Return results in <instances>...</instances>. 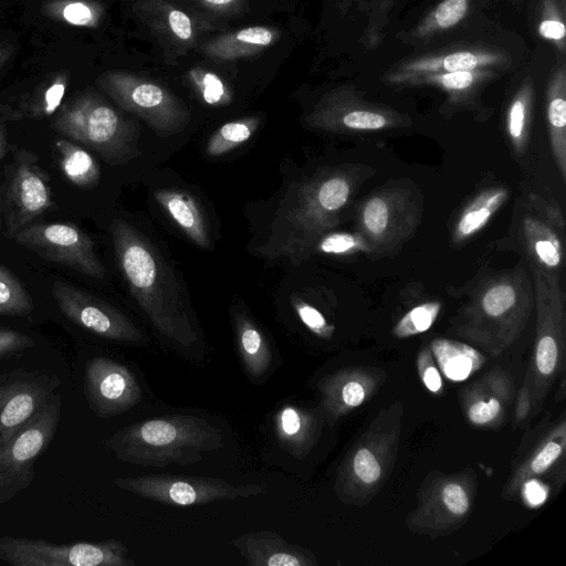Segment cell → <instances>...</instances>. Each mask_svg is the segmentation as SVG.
Segmentation results:
<instances>
[{
  "instance_id": "obj_3",
  "label": "cell",
  "mask_w": 566,
  "mask_h": 566,
  "mask_svg": "<svg viewBox=\"0 0 566 566\" xmlns=\"http://www.w3.org/2000/svg\"><path fill=\"white\" fill-rule=\"evenodd\" d=\"M115 457L142 467L188 465L222 448V431L206 419L167 415L127 426L105 441Z\"/></svg>"
},
{
  "instance_id": "obj_34",
  "label": "cell",
  "mask_w": 566,
  "mask_h": 566,
  "mask_svg": "<svg viewBox=\"0 0 566 566\" xmlns=\"http://www.w3.org/2000/svg\"><path fill=\"white\" fill-rule=\"evenodd\" d=\"M314 253L337 256H348L357 253L370 255V248L358 231H328L317 238L311 247V256Z\"/></svg>"
},
{
  "instance_id": "obj_18",
  "label": "cell",
  "mask_w": 566,
  "mask_h": 566,
  "mask_svg": "<svg viewBox=\"0 0 566 566\" xmlns=\"http://www.w3.org/2000/svg\"><path fill=\"white\" fill-rule=\"evenodd\" d=\"M531 272L539 334L535 354L536 366L543 375H549L556 367V336L563 328L566 295L559 276L537 268H531Z\"/></svg>"
},
{
  "instance_id": "obj_37",
  "label": "cell",
  "mask_w": 566,
  "mask_h": 566,
  "mask_svg": "<svg viewBox=\"0 0 566 566\" xmlns=\"http://www.w3.org/2000/svg\"><path fill=\"white\" fill-rule=\"evenodd\" d=\"M441 310L438 301L426 302L407 312L394 328L398 337H408L428 331Z\"/></svg>"
},
{
  "instance_id": "obj_6",
  "label": "cell",
  "mask_w": 566,
  "mask_h": 566,
  "mask_svg": "<svg viewBox=\"0 0 566 566\" xmlns=\"http://www.w3.org/2000/svg\"><path fill=\"white\" fill-rule=\"evenodd\" d=\"M423 199L407 181L384 186L357 206L356 231L370 248V255L395 253L413 235L421 220Z\"/></svg>"
},
{
  "instance_id": "obj_10",
  "label": "cell",
  "mask_w": 566,
  "mask_h": 566,
  "mask_svg": "<svg viewBox=\"0 0 566 566\" xmlns=\"http://www.w3.org/2000/svg\"><path fill=\"white\" fill-rule=\"evenodd\" d=\"M97 83L120 107L140 117L159 134L178 133L189 122L186 106L154 82L125 72H108L101 75Z\"/></svg>"
},
{
  "instance_id": "obj_19",
  "label": "cell",
  "mask_w": 566,
  "mask_h": 566,
  "mask_svg": "<svg viewBox=\"0 0 566 566\" xmlns=\"http://www.w3.org/2000/svg\"><path fill=\"white\" fill-rule=\"evenodd\" d=\"M510 63L509 56L499 50L468 48L434 55H422L399 64L387 73L385 81L402 86L408 80L434 73H451L502 67Z\"/></svg>"
},
{
  "instance_id": "obj_41",
  "label": "cell",
  "mask_w": 566,
  "mask_h": 566,
  "mask_svg": "<svg viewBox=\"0 0 566 566\" xmlns=\"http://www.w3.org/2000/svg\"><path fill=\"white\" fill-rule=\"evenodd\" d=\"M34 345V339L23 333L10 328H0V360Z\"/></svg>"
},
{
  "instance_id": "obj_48",
  "label": "cell",
  "mask_w": 566,
  "mask_h": 566,
  "mask_svg": "<svg viewBox=\"0 0 566 566\" xmlns=\"http://www.w3.org/2000/svg\"><path fill=\"white\" fill-rule=\"evenodd\" d=\"M422 381L432 392L439 391L442 387L441 376L434 366H428L422 370Z\"/></svg>"
},
{
  "instance_id": "obj_39",
  "label": "cell",
  "mask_w": 566,
  "mask_h": 566,
  "mask_svg": "<svg viewBox=\"0 0 566 566\" xmlns=\"http://www.w3.org/2000/svg\"><path fill=\"white\" fill-rule=\"evenodd\" d=\"M292 305L302 323L319 337H329L333 332L324 315L301 297L293 296Z\"/></svg>"
},
{
  "instance_id": "obj_31",
  "label": "cell",
  "mask_w": 566,
  "mask_h": 566,
  "mask_svg": "<svg viewBox=\"0 0 566 566\" xmlns=\"http://www.w3.org/2000/svg\"><path fill=\"white\" fill-rule=\"evenodd\" d=\"M261 123V117L250 116L232 120L220 126L206 144V155L209 157L222 156L241 144L245 143Z\"/></svg>"
},
{
  "instance_id": "obj_16",
  "label": "cell",
  "mask_w": 566,
  "mask_h": 566,
  "mask_svg": "<svg viewBox=\"0 0 566 566\" xmlns=\"http://www.w3.org/2000/svg\"><path fill=\"white\" fill-rule=\"evenodd\" d=\"M52 295L65 317L97 336L126 343H138L143 339L140 331L127 316L90 293L55 281Z\"/></svg>"
},
{
  "instance_id": "obj_47",
  "label": "cell",
  "mask_w": 566,
  "mask_h": 566,
  "mask_svg": "<svg viewBox=\"0 0 566 566\" xmlns=\"http://www.w3.org/2000/svg\"><path fill=\"white\" fill-rule=\"evenodd\" d=\"M340 397L346 406L357 407L364 401L365 390L357 381H348L343 386Z\"/></svg>"
},
{
  "instance_id": "obj_11",
  "label": "cell",
  "mask_w": 566,
  "mask_h": 566,
  "mask_svg": "<svg viewBox=\"0 0 566 566\" xmlns=\"http://www.w3.org/2000/svg\"><path fill=\"white\" fill-rule=\"evenodd\" d=\"M305 124L329 133H370L407 127L411 119L388 106L371 103L354 88L342 87L322 97Z\"/></svg>"
},
{
  "instance_id": "obj_15",
  "label": "cell",
  "mask_w": 566,
  "mask_h": 566,
  "mask_svg": "<svg viewBox=\"0 0 566 566\" xmlns=\"http://www.w3.org/2000/svg\"><path fill=\"white\" fill-rule=\"evenodd\" d=\"M522 218V241L531 266L559 276L564 266L565 219L559 206L531 195Z\"/></svg>"
},
{
  "instance_id": "obj_51",
  "label": "cell",
  "mask_w": 566,
  "mask_h": 566,
  "mask_svg": "<svg viewBox=\"0 0 566 566\" xmlns=\"http://www.w3.org/2000/svg\"><path fill=\"white\" fill-rule=\"evenodd\" d=\"M8 143H7V136H6V129L0 120V159H2L7 153Z\"/></svg>"
},
{
  "instance_id": "obj_50",
  "label": "cell",
  "mask_w": 566,
  "mask_h": 566,
  "mask_svg": "<svg viewBox=\"0 0 566 566\" xmlns=\"http://www.w3.org/2000/svg\"><path fill=\"white\" fill-rule=\"evenodd\" d=\"M12 52H13V48L11 44L0 43V70L3 67V65L10 59Z\"/></svg>"
},
{
  "instance_id": "obj_29",
  "label": "cell",
  "mask_w": 566,
  "mask_h": 566,
  "mask_svg": "<svg viewBox=\"0 0 566 566\" xmlns=\"http://www.w3.org/2000/svg\"><path fill=\"white\" fill-rule=\"evenodd\" d=\"M534 86L525 78L513 95L505 119V130L514 153L522 156L528 144L532 125Z\"/></svg>"
},
{
  "instance_id": "obj_14",
  "label": "cell",
  "mask_w": 566,
  "mask_h": 566,
  "mask_svg": "<svg viewBox=\"0 0 566 566\" xmlns=\"http://www.w3.org/2000/svg\"><path fill=\"white\" fill-rule=\"evenodd\" d=\"M62 382L48 370L17 368L0 375V447L57 392Z\"/></svg>"
},
{
  "instance_id": "obj_32",
  "label": "cell",
  "mask_w": 566,
  "mask_h": 566,
  "mask_svg": "<svg viewBox=\"0 0 566 566\" xmlns=\"http://www.w3.org/2000/svg\"><path fill=\"white\" fill-rule=\"evenodd\" d=\"M43 12L51 19L81 28H95L102 17L101 7L91 0H49Z\"/></svg>"
},
{
  "instance_id": "obj_25",
  "label": "cell",
  "mask_w": 566,
  "mask_h": 566,
  "mask_svg": "<svg viewBox=\"0 0 566 566\" xmlns=\"http://www.w3.org/2000/svg\"><path fill=\"white\" fill-rule=\"evenodd\" d=\"M233 324L239 353L248 375L260 378L271 367L273 354L268 339L255 322L244 312H235Z\"/></svg>"
},
{
  "instance_id": "obj_1",
  "label": "cell",
  "mask_w": 566,
  "mask_h": 566,
  "mask_svg": "<svg viewBox=\"0 0 566 566\" xmlns=\"http://www.w3.org/2000/svg\"><path fill=\"white\" fill-rule=\"evenodd\" d=\"M368 175L365 167L340 166L323 169L298 184L279 208L262 254L270 260L284 258L293 264L311 258L313 243L340 222Z\"/></svg>"
},
{
  "instance_id": "obj_21",
  "label": "cell",
  "mask_w": 566,
  "mask_h": 566,
  "mask_svg": "<svg viewBox=\"0 0 566 566\" xmlns=\"http://www.w3.org/2000/svg\"><path fill=\"white\" fill-rule=\"evenodd\" d=\"M155 200L168 213L179 229L195 244L202 249L211 248L210 232L197 200L177 189L156 190Z\"/></svg>"
},
{
  "instance_id": "obj_28",
  "label": "cell",
  "mask_w": 566,
  "mask_h": 566,
  "mask_svg": "<svg viewBox=\"0 0 566 566\" xmlns=\"http://www.w3.org/2000/svg\"><path fill=\"white\" fill-rule=\"evenodd\" d=\"M494 70L434 73L412 77L402 86H434L447 92L453 103L467 101L481 84L494 77Z\"/></svg>"
},
{
  "instance_id": "obj_23",
  "label": "cell",
  "mask_w": 566,
  "mask_h": 566,
  "mask_svg": "<svg viewBox=\"0 0 566 566\" xmlns=\"http://www.w3.org/2000/svg\"><path fill=\"white\" fill-rule=\"evenodd\" d=\"M315 428L314 416L297 406H283L274 417L279 446L297 458L307 453L313 446L316 437Z\"/></svg>"
},
{
  "instance_id": "obj_26",
  "label": "cell",
  "mask_w": 566,
  "mask_h": 566,
  "mask_svg": "<svg viewBox=\"0 0 566 566\" xmlns=\"http://www.w3.org/2000/svg\"><path fill=\"white\" fill-rule=\"evenodd\" d=\"M275 38L276 34L271 29L249 27L208 43L206 53L219 60H233L262 51L271 45Z\"/></svg>"
},
{
  "instance_id": "obj_5",
  "label": "cell",
  "mask_w": 566,
  "mask_h": 566,
  "mask_svg": "<svg viewBox=\"0 0 566 566\" xmlns=\"http://www.w3.org/2000/svg\"><path fill=\"white\" fill-rule=\"evenodd\" d=\"M534 305L533 282L522 265L484 279L473 291L463 317L464 329L503 338L517 332Z\"/></svg>"
},
{
  "instance_id": "obj_45",
  "label": "cell",
  "mask_w": 566,
  "mask_h": 566,
  "mask_svg": "<svg viewBox=\"0 0 566 566\" xmlns=\"http://www.w3.org/2000/svg\"><path fill=\"white\" fill-rule=\"evenodd\" d=\"M562 452V446L557 442H548L544 448L536 454L531 463V470L533 473L544 472L551 464L559 457Z\"/></svg>"
},
{
  "instance_id": "obj_27",
  "label": "cell",
  "mask_w": 566,
  "mask_h": 566,
  "mask_svg": "<svg viewBox=\"0 0 566 566\" xmlns=\"http://www.w3.org/2000/svg\"><path fill=\"white\" fill-rule=\"evenodd\" d=\"M53 146L60 169L69 181L83 188L98 182L99 167L85 148L66 138H56Z\"/></svg>"
},
{
  "instance_id": "obj_42",
  "label": "cell",
  "mask_w": 566,
  "mask_h": 566,
  "mask_svg": "<svg viewBox=\"0 0 566 566\" xmlns=\"http://www.w3.org/2000/svg\"><path fill=\"white\" fill-rule=\"evenodd\" d=\"M355 474L365 483H373L380 476V465L368 449H360L354 457Z\"/></svg>"
},
{
  "instance_id": "obj_35",
  "label": "cell",
  "mask_w": 566,
  "mask_h": 566,
  "mask_svg": "<svg viewBox=\"0 0 566 566\" xmlns=\"http://www.w3.org/2000/svg\"><path fill=\"white\" fill-rule=\"evenodd\" d=\"M32 308L31 297L21 282L0 265V315L24 316Z\"/></svg>"
},
{
  "instance_id": "obj_30",
  "label": "cell",
  "mask_w": 566,
  "mask_h": 566,
  "mask_svg": "<svg viewBox=\"0 0 566 566\" xmlns=\"http://www.w3.org/2000/svg\"><path fill=\"white\" fill-rule=\"evenodd\" d=\"M431 348L443 375L453 381L467 379L483 361L478 350L455 340L439 338Z\"/></svg>"
},
{
  "instance_id": "obj_20",
  "label": "cell",
  "mask_w": 566,
  "mask_h": 566,
  "mask_svg": "<svg viewBox=\"0 0 566 566\" xmlns=\"http://www.w3.org/2000/svg\"><path fill=\"white\" fill-rule=\"evenodd\" d=\"M250 566H308L312 555L272 531L243 534L231 542Z\"/></svg>"
},
{
  "instance_id": "obj_43",
  "label": "cell",
  "mask_w": 566,
  "mask_h": 566,
  "mask_svg": "<svg viewBox=\"0 0 566 566\" xmlns=\"http://www.w3.org/2000/svg\"><path fill=\"white\" fill-rule=\"evenodd\" d=\"M442 500L447 509L455 515H462L469 510L467 493L457 483H451L444 486Z\"/></svg>"
},
{
  "instance_id": "obj_22",
  "label": "cell",
  "mask_w": 566,
  "mask_h": 566,
  "mask_svg": "<svg viewBox=\"0 0 566 566\" xmlns=\"http://www.w3.org/2000/svg\"><path fill=\"white\" fill-rule=\"evenodd\" d=\"M546 118L551 150L562 177L566 180V67L562 63L549 77L546 90Z\"/></svg>"
},
{
  "instance_id": "obj_24",
  "label": "cell",
  "mask_w": 566,
  "mask_h": 566,
  "mask_svg": "<svg viewBox=\"0 0 566 566\" xmlns=\"http://www.w3.org/2000/svg\"><path fill=\"white\" fill-rule=\"evenodd\" d=\"M507 197L509 190L503 186L490 187L476 195L457 218L451 233V242L462 244L480 232L507 200Z\"/></svg>"
},
{
  "instance_id": "obj_36",
  "label": "cell",
  "mask_w": 566,
  "mask_h": 566,
  "mask_svg": "<svg viewBox=\"0 0 566 566\" xmlns=\"http://www.w3.org/2000/svg\"><path fill=\"white\" fill-rule=\"evenodd\" d=\"M67 83L69 76L65 72L56 74L25 105L24 112L27 116L43 118L53 115L61 106Z\"/></svg>"
},
{
  "instance_id": "obj_4",
  "label": "cell",
  "mask_w": 566,
  "mask_h": 566,
  "mask_svg": "<svg viewBox=\"0 0 566 566\" xmlns=\"http://www.w3.org/2000/svg\"><path fill=\"white\" fill-rule=\"evenodd\" d=\"M51 126L113 165L139 155L136 127L93 93H83L61 105Z\"/></svg>"
},
{
  "instance_id": "obj_17",
  "label": "cell",
  "mask_w": 566,
  "mask_h": 566,
  "mask_svg": "<svg viewBox=\"0 0 566 566\" xmlns=\"http://www.w3.org/2000/svg\"><path fill=\"white\" fill-rule=\"evenodd\" d=\"M83 388L88 408L103 419L128 411L142 399V388L134 374L123 364L106 357L87 360Z\"/></svg>"
},
{
  "instance_id": "obj_46",
  "label": "cell",
  "mask_w": 566,
  "mask_h": 566,
  "mask_svg": "<svg viewBox=\"0 0 566 566\" xmlns=\"http://www.w3.org/2000/svg\"><path fill=\"white\" fill-rule=\"evenodd\" d=\"M168 22L171 31L177 38L181 40H189L192 36L191 20L181 10H171L168 15Z\"/></svg>"
},
{
  "instance_id": "obj_40",
  "label": "cell",
  "mask_w": 566,
  "mask_h": 566,
  "mask_svg": "<svg viewBox=\"0 0 566 566\" xmlns=\"http://www.w3.org/2000/svg\"><path fill=\"white\" fill-rule=\"evenodd\" d=\"M193 82L203 101L209 105L220 106L230 102V95L222 81L213 73L192 75Z\"/></svg>"
},
{
  "instance_id": "obj_33",
  "label": "cell",
  "mask_w": 566,
  "mask_h": 566,
  "mask_svg": "<svg viewBox=\"0 0 566 566\" xmlns=\"http://www.w3.org/2000/svg\"><path fill=\"white\" fill-rule=\"evenodd\" d=\"M470 0H442L411 32L416 39H426L457 25L469 11Z\"/></svg>"
},
{
  "instance_id": "obj_13",
  "label": "cell",
  "mask_w": 566,
  "mask_h": 566,
  "mask_svg": "<svg viewBox=\"0 0 566 566\" xmlns=\"http://www.w3.org/2000/svg\"><path fill=\"white\" fill-rule=\"evenodd\" d=\"M52 207L49 175L33 153L20 150L15 154L1 200L7 233L12 237Z\"/></svg>"
},
{
  "instance_id": "obj_49",
  "label": "cell",
  "mask_w": 566,
  "mask_h": 566,
  "mask_svg": "<svg viewBox=\"0 0 566 566\" xmlns=\"http://www.w3.org/2000/svg\"><path fill=\"white\" fill-rule=\"evenodd\" d=\"M525 496L531 504H541L545 500L546 494L537 482L532 481L525 485Z\"/></svg>"
},
{
  "instance_id": "obj_2",
  "label": "cell",
  "mask_w": 566,
  "mask_h": 566,
  "mask_svg": "<svg viewBox=\"0 0 566 566\" xmlns=\"http://www.w3.org/2000/svg\"><path fill=\"white\" fill-rule=\"evenodd\" d=\"M109 231L129 291L155 328L181 346L196 344L199 335L181 285L157 247L123 219H114Z\"/></svg>"
},
{
  "instance_id": "obj_38",
  "label": "cell",
  "mask_w": 566,
  "mask_h": 566,
  "mask_svg": "<svg viewBox=\"0 0 566 566\" xmlns=\"http://www.w3.org/2000/svg\"><path fill=\"white\" fill-rule=\"evenodd\" d=\"M538 34L553 42L560 53L565 52V23L558 0H543Z\"/></svg>"
},
{
  "instance_id": "obj_8",
  "label": "cell",
  "mask_w": 566,
  "mask_h": 566,
  "mask_svg": "<svg viewBox=\"0 0 566 566\" xmlns=\"http://www.w3.org/2000/svg\"><path fill=\"white\" fill-rule=\"evenodd\" d=\"M0 560L12 566H134L116 538L55 544L45 539L0 536Z\"/></svg>"
},
{
  "instance_id": "obj_12",
  "label": "cell",
  "mask_w": 566,
  "mask_h": 566,
  "mask_svg": "<svg viewBox=\"0 0 566 566\" xmlns=\"http://www.w3.org/2000/svg\"><path fill=\"white\" fill-rule=\"evenodd\" d=\"M14 241L38 255L85 275L102 279L105 270L94 242L74 223H31L17 231Z\"/></svg>"
},
{
  "instance_id": "obj_52",
  "label": "cell",
  "mask_w": 566,
  "mask_h": 566,
  "mask_svg": "<svg viewBox=\"0 0 566 566\" xmlns=\"http://www.w3.org/2000/svg\"><path fill=\"white\" fill-rule=\"evenodd\" d=\"M205 1L212 6H226V4L233 2L234 0H205Z\"/></svg>"
},
{
  "instance_id": "obj_9",
  "label": "cell",
  "mask_w": 566,
  "mask_h": 566,
  "mask_svg": "<svg viewBox=\"0 0 566 566\" xmlns=\"http://www.w3.org/2000/svg\"><path fill=\"white\" fill-rule=\"evenodd\" d=\"M115 485L165 505H203L219 500H233L263 494L264 485L232 484L219 478L169 473L116 478Z\"/></svg>"
},
{
  "instance_id": "obj_7",
  "label": "cell",
  "mask_w": 566,
  "mask_h": 566,
  "mask_svg": "<svg viewBox=\"0 0 566 566\" xmlns=\"http://www.w3.org/2000/svg\"><path fill=\"white\" fill-rule=\"evenodd\" d=\"M62 410L57 391L19 431L0 447V505L28 489L35 476L34 464L53 441Z\"/></svg>"
},
{
  "instance_id": "obj_44",
  "label": "cell",
  "mask_w": 566,
  "mask_h": 566,
  "mask_svg": "<svg viewBox=\"0 0 566 566\" xmlns=\"http://www.w3.org/2000/svg\"><path fill=\"white\" fill-rule=\"evenodd\" d=\"M501 406L496 399L478 401L469 409V418L475 424H484L492 421L500 412Z\"/></svg>"
}]
</instances>
